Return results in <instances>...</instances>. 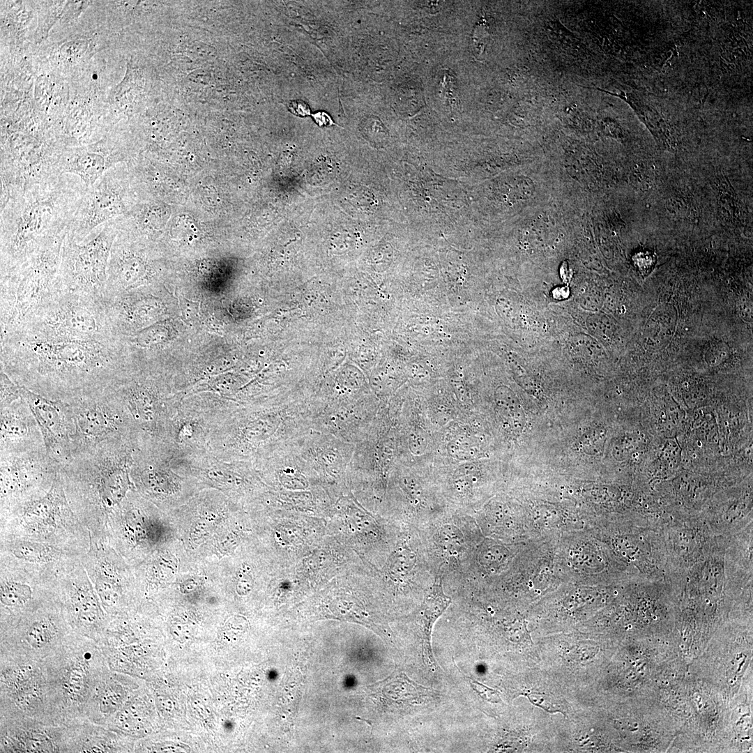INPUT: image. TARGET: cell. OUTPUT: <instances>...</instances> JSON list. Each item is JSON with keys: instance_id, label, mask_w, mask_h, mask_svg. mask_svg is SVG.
<instances>
[{"instance_id": "obj_17", "label": "cell", "mask_w": 753, "mask_h": 753, "mask_svg": "<svg viewBox=\"0 0 753 753\" xmlns=\"http://www.w3.org/2000/svg\"><path fill=\"white\" fill-rule=\"evenodd\" d=\"M132 372L112 391L129 414L141 437L160 441L174 405L164 398L147 376Z\"/></svg>"}, {"instance_id": "obj_3", "label": "cell", "mask_w": 753, "mask_h": 753, "mask_svg": "<svg viewBox=\"0 0 753 753\" xmlns=\"http://www.w3.org/2000/svg\"><path fill=\"white\" fill-rule=\"evenodd\" d=\"M137 441L134 438L107 440L59 467L70 505L91 539H107L109 517L132 485L130 470Z\"/></svg>"}, {"instance_id": "obj_13", "label": "cell", "mask_w": 753, "mask_h": 753, "mask_svg": "<svg viewBox=\"0 0 753 753\" xmlns=\"http://www.w3.org/2000/svg\"><path fill=\"white\" fill-rule=\"evenodd\" d=\"M68 402L74 427L73 457L107 440L140 436L112 389Z\"/></svg>"}, {"instance_id": "obj_1", "label": "cell", "mask_w": 753, "mask_h": 753, "mask_svg": "<svg viewBox=\"0 0 753 753\" xmlns=\"http://www.w3.org/2000/svg\"><path fill=\"white\" fill-rule=\"evenodd\" d=\"M0 339L1 370L49 399L71 402L100 394L131 372L121 337L46 339L14 332Z\"/></svg>"}, {"instance_id": "obj_5", "label": "cell", "mask_w": 753, "mask_h": 753, "mask_svg": "<svg viewBox=\"0 0 753 753\" xmlns=\"http://www.w3.org/2000/svg\"><path fill=\"white\" fill-rule=\"evenodd\" d=\"M52 724L86 719V710L100 679L110 669L98 643L75 633L43 660Z\"/></svg>"}, {"instance_id": "obj_4", "label": "cell", "mask_w": 753, "mask_h": 753, "mask_svg": "<svg viewBox=\"0 0 753 753\" xmlns=\"http://www.w3.org/2000/svg\"><path fill=\"white\" fill-rule=\"evenodd\" d=\"M315 400H286L225 406L207 450L226 461L254 463L312 429Z\"/></svg>"}, {"instance_id": "obj_26", "label": "cell", "mask_w": 753, "mask_h": 753, "mask_svg": "<svg viewBox=\"0 0 753 753\" xmlns=\"http://www.w3.org/2000/svg\"><path fill=\"white\" fill-rule=\"evenodd\" d=\"M451 602V598L444 591L443 578L440 575H435L434 581L424 594L420 607L414 616V624L423 640L424 662L434 669H436L437 665L430 644L432 630L436 621Z\"/></svg>"}, {"instance_id": "obj_6", "label": "cell", "mask_w": 753, "mask_h": 753, "mask_svg": "<svg viewBox=\"0 0 753 753\" xmlns=\"http://www.w3.org/2000/svg\"><path fill=\"white\" fill-rule=\"evenodd\" d=\"M0 538L46 543L80 557L91 541L89 530L70 505L59 470L46 492L0 505Z\"/></svg>"}, {"instance_id": "obj_25", "label": "cell", "mask_w": 753, "mask_h": 753, "mask_svg": "<svg viewBox=\"0 0 753 753\" xmlns=\"http://www.w3.org/2000/svg\"><path fill=\"white\" fill-rule=\"evenodd\" d=\"M117 159L116 154L104 143L68 153L60 158L58 169L61 174L79 177L88 188L110 169Z\"/></svg>"}, {"instance_id": "obj_8", "label": "cell", "mask_w": 753, "mask_h": 753, "mask_svg": "<svg viewBox=\"0 0 753 753\" xmlns=\"http://www.w3.org/2000/svg\"><path fill=\"white\" fill-rule=\"evenodd\" d=\"M14 332L46 339L121 338L112 327L102 300L66 288L56 293Z\"/></svg>"}, {"instance_id": "obj_15", "label": "cell", "mask_w": 753, "mask_h": 753, "mask_svg": "<svg viewBox=\"0 0 753 753\" xmlns=\"http://www.w3.org/2000/svg\"><path fill=\"white\" fill-rule=\"evenodd\" d=\"M54 591L75 632L97 641L109 617L81 561L57 577Z\"/></svg>"}, {"instance_id": "obj_10", "label": "cell", "mask_w": 753, "mask_h": 753, "mask_svg": "<svg viewBox=\"0 0 753 753\" xmlns=\"http://www.w3.org/2000/svg\"><path fill=\"white\" fill-rule=\"evenodd\" d=\"M418 530L434 576L457 583L480 542L478 524L466 513L450 511Z\"/></svg>"}, {"instance_id": "obj_27", "label": "cell", "mask_w": 753, "mask_h": 753, "mask_svg": "<svg viewBox=\"0 0 753 753\" xmlns=\"http://www.w3.org/2000/svg\"><path fill=\"white\" fill-rule=\"evenodd\" d=\"M66 727L67 752H118L116 732L87 719L73 722Z\"/></svg>"}, {"instance_id": "obj_21", "label": "cell", "mask_w": 753, "mask_h": 753, "mask_svg": "<svg viewBox=\"0 0 753 753\" xmlns=\"http://www.w3.org/2000/svg\"><path fill=\"white\" fill-rule=\"evenodd\" d=\"M152 276L153 264L146 253L118 231L110 252L103 302L150 282Z\"/></svg>"}, {"instance_id": "obj_30", "label": "cell", "mask_w": 753, "mask_h": 753, "mask_svg": "<svg viewBox=\"0 0 753 753\" xmlns=\"http://www.w3.org/2000/svg\"><path fill=\"white\" fill-rule=\"evenodd\" d=\"M495 398L499 412L510 430L520 432L525 424V415L515 395L510 389L501 387L497 388Z\"/></svg>"}, {"instance_id": "obj_20", "label": "cell", "mask_w": 753, "mask_h": 753, "mask_svg": "<svg viewBox=\"0 0 753 753\" xmlns=\"http://www.w3.org/2000/svg\"><path fill=\"white\" fill-rule=\"evenodd\" d=\"M54 584L0 558V621L17 616L54 595Z\"/></svg>"}, {"instance_id": "obj_7", "label": "cell", "mask_w": 753, "mask_h": 753, "mask_svg": "<svg viewBox=\"0 0 753 753\" xmlns=\"http://www.w3.org/2000/svg\"><path fill=\"white\" fill-rule=\"evenodd\" d=\"M65 236L50 241L18 268L1 275L0 337L17 330L64 288L59 272Z\"/></svg>"}, {"instance_id": "obj_22", "label": "cell", "mask_w": 753, "mask_h": 753, "mask_svg": "<svg viewBox=\"0 0 753 753\" xmlns=\"http://www.w3.org/2000/svg\"><path fill=\"white\" fill-rule=\"evenodd\" d=\"M1 752H67L66 725L0 718Z\"/></svg>"}, {"instance_id": "obj_28", "label": "cell", "mask_w": 753, "mask_h": 753, "mask_svg": "<svg viewBox=\"0 0 753 753\" xmlns=\"http://www.w3.org/2000/svg\"><path fill=\"white\" fill-rule=\"evenodd\" d=\"M117 674L109 671L98 682L87 704L86 719L105 727L121 703V686Z\"/></svg>"}, {"instance_id": "obj_35", "label": "cell", "mask_w": 753, "mask_h": 753, "mask_svg": "<svg viewBox=\"0 0 753 753\" xmlns=\"http://www.w3.org/2000/svg\"><path fill=\"white\" fill-rule=\"evenodd\" d=\"M315 123L319 127H328L335 125L330 116L323 111L311 114Z\"/></svg>"}, {"instance_id": "obj_2", "label": "cell", "mask_w": 753, "mask_h": 753, "mask_svg": "<svg viewBox=\"0 0 753 753\" xmlns=\"http://www.w3.org/2000/svg\"><path fill=\"white\" fill-rule=\"evenodd\" d=\"M86 186L64 174L29 185L0 207V272L14 271L40 248L66 235Z\"/></svg>"}, {"instance_id": "obj_32", "label": "cell", "mask_w": 753, "mask_h": 753, "mask_svg": "<svg viewBox=\"0 0 753 753\" xmlns=\"http://www.w3.org/2000/svg\"><path fill=\"white\" fill-rule=\"evenodd\" d=\"M87 43L84 40H73L64 44L61 49L62 55L66 59H73L79 57L86 50Z\"/></svg>"}, {"instance_id": "obj_24", "label": "cell", "mask_w": 753, "mask_h": 753, "mask_svg": "<svg viewBox=\"0 0 753 753\" xmlns=\"http://www.w3.org/2000/svg\"><path fill=\"white\" fill-rule=\"evenodd\" d=\"M43 448L38 424L22 397L10 406L1 408V455Z\"/></svg>"}, {"instance_id": "obj_29", "label": "cell", "mask_w": 753, "mask_h": 753, "mask_svg": "<svg viewBox=\"0 0 753 753\" xmlns=\"http://www.w3.org/2000/svg\"><path fill=\"white\" fill-rule=\"evenodd\" d=\"M678 312L672 304L664 303L651 313L644 329V340L647 346L654 349L665 347L675 333Z\"/></svg>"}, {"instance_id": "obj_19", "label": "cell", "mask_w": 753, "mask_h": 753, "mask_svg": "<svg viewBox=\"0 0 753 753\" xmlns=\"http://www.w3.org/2000/svg\"><path fill=\"white\" fill-rule=\"evenodd\" d=\"M20 391L38 424L47 456L59 467L70 462L74 427L69 402L47 398L22 386Z\"/></svg>"}, {"instance_id": "obj_34", "label": "cell", "mask_w": 753, "mask_h": 753, "mask_svg": "<svg viewBox=\"0 0 753 753\" xmlns=\"http://www.w3.org/2000/svg\"><path fill=\"white\" fill-rule=\"evenodd\" d=\"M289 109L294 115L305 117L311 115L309 105L303 100H296L290 102Z\"/></svg>"}, {"instance_id": "obj_12", "label": "cell", "mask_w": 753, "mask_h": 753, "mask_svg": "<svg viewBox=\"0 0 753 753\" xmlns=\"http://www.w3.org/2000/svg\"><path fill=\"white\" fill-rule=\"evenodd\" d=\"M0 655V718L51 724L43 660Z\"/></svg>"}, {"instance_id": "obj_33", "label": "cell", "mask_w": 753, "mask_h": 753, "mask_svg": "<svg viewBox=\"0 0 753 753\" xmlns=\"http://www.w3.org/2000/svg\"><path fill=\"white\" fill-rule=\"evenodd\" d=\"M470 683L473 689L484 699L492 702H498L500 700L497 691L489 689L476 680L469 678Z\"/></svg>"}, {"instance_id": "obj_18", "label": "cell", "mask_w": 753, "mask_h": 753, "mask_svg": "<svg viewBox=\"0 0 753 753\" xmlns=\"http://www.w3.org/2000/svg\"><path fill=\"white\" fill-rule=\"evenodd\" d=\"M81 562L107 616L111 618L121 614L129 581L121 556L107 539L91 538L89 548Z\"/></svg>"}, {"instance_id": "obj_23", "label": "cell", "mask_w": 753, "mask_h": 753, "mask_svg": "<svg viewBox=\"0 0 753 753\" xmlns=\"http://www.w3.org/2000/svg\"><path fill=\"white\" fill-rule=\"evenodd\" d=\"M0 558L13 561L52 584L82 558L49 544L6 538H0Z\"/></svg>"}, {"instance_id": "obj_11", "label": "cell", "mask_w": 753, "mask_h": 753, "mask_svg": "<svg viewBox=\"0 0 753 753\" xmlns=\"http://www.w3.org/2000/svg\"><path fill=\"white\" fill-rule=\"evenodd\" d=\"M118 231L114 219L85 243H78L66 234L59 272L64 288L103 301L110 252Z\"/></svg>"}, {"instance_id": "obj_16", "label": "cell", "mask_w": 753, "mask_h": 753, "mask_svg": "<svg viewBox=\"0 0 753 753\" xmlns=\"http://www.w3.org/2000/svg\"><path fill=\"white\" fill-rule=\"evenodd\" d=\"M0 505L26 500L46 492L59 470L45 449L1 455Z\"/></svg>"}, {"instance_id": "obj_31", "label": "cell", "mask_w": 753, "mask_h": 753, "mask_svg": "<svg viewBox=\"0 0 753 753\" xmlns=\"http://www.w3.org/2000/svg\"><path fill=\"white\" fill-rule=\"evenodd\" d=\"M20 397V386L1 370V408L10 406Z\"/></svg>"}, {"instance_id": "obj_9", "label": "cell", "mask_w": 753, "mask_h": 753, "mask_svg": "<svg viewBox=\"0 0 753 753\" xmlns=\"http://www.w3.org/2000/svg\"><path fill=\"white\" fill-rule=\"evenodd\" d=\"M75 633L54 595L0 621V654L43 660Z\"/></svg>"}, {"instance_id": "obj_14", "label": "cell", "mask_w": 753, "mask_h": 753, "mask_svg": "<svg viewBox=\"0 0 753 753\" xmlns=\"http://www.w3.org/2000/svg\"><path fill=\"white\" fill-rule=\"evenodd\" d=\"M128 193L121 170L111 168L86 188L68 226L66 234L78 243L98 235L102 225L126 210Z\"/></svg>"}]
</instances>
